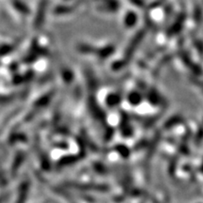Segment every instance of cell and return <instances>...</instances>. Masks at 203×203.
I'll return each instance as SVG.
<instances>
[{"label":"cell","instance_id":"7a4b0ae2","mask_svg":"<svg viewBox=\"0 0 203 203\" xmlns=\"http://www.w3.org/2000/svg\"><path fill=\"white\" fill-rule=\"evenodd\" d=\"M184 16L181 14V15L177 19L176 23L172 26V27L170 28L169 33L172 35V34H176L178 31H180V29L181 28V26H183V24H184Z\"/></svg>","mask_w":203,"mask_h":203},{"label":"cell","instance_id":"3957f363","mask_svg":"<svg viewBox=\"0 0 203 203\" xmlns=\"http://www.w3.org/2000/svg\"><path fill=\"white\" fill-rule=\"evenodd\" d=\"M135 21H136V16H135L134 13L127 14V17H126V25H127V26H131L135 25Z\"/></svg>","mask_w":203,"mask_h":203},{"label":"cell","instance_id":"6da1fadb","mask_svg":"<svg viewBox=\"0 0 203 203\" xmlns=\"http://www.w3.org/2000/svg\"><path fill=\"white\" fill-rule=\"evenodd\" d=\"M143 36H144L143 31H140L139 33L137 34V36L135 37V39L131 41V44H130L129 47L127 48V50H126V52H125L124 61H127V59H129V58L132 57L133 52L136 49V47L138 46V44H139V42H140V40H142Z\"/></svg>","mask_w":203,"mask_h":203}]
</instances>
